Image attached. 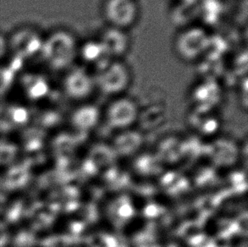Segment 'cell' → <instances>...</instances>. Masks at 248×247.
I'll list each match as a JSON object with an SVG mask.
<instances>
[{"label":"cell","mask_w":248,"mask_h":247,"mask_svg":"<svg viewBox=\"0 0 248 247\" xmlns=\"http://www.w3.org/2000/svg\"><path fill=\"white\" fill-rule=\"evenodd\" d=\"M27 93L31 98H38L47 92V82L40 77H29L26 81Z\"/></svg>","instance_id":"obj_11"},{"label":"cell","mask_w":248,"mask_h":247,"mask_svg":"<svg viewBox=\"0 0 248 247\" xmlns=\"http://www.w3.org/2000/svg\"><path fill=\"white\" fill-rule=\"evenodd\" d=\"M111 57H121L129 47V38L124 30L111 27L105 31L99 40Z\"/></svg>","instance_id":"obj_8"},{"label":"cell","mask_w":248,"mask_h":247,"mask_svg":"<svg viewBox=\"0 0 248 247\" xmlns=\"http://www.w3.org/2000/svg\"><path fill=\"white\" fill-rule=\"evenodd\" d=\"M207 41L204 31L198 29L188 31L178 41V49L183 57L194 59L204 49Z\"/></svg>","instance_id":"obj_7"},{"label":"cell","mask_w":248,"mask_h":247,"mask_svg":"<svg viewBox=\"0 0 248 247\" xmlns=\"http://www.w3.org/2000/svg\"><path fill=\"white\" fill-rule=\"evenodd\" d=\"M78 54H81L86 63L93 65L97 71L103 70L113 61V58L99 41H92L84 44Z\"/></svg>","instance_id":"obj_9"},{"label":"cell","mask_w":248,"mask_h":247,"mask_svg":"<svg viewBox=\"0 0 248 247\" xmlns=\"http://www.w3.org/2000/svg\"><path fill=\"white\" fill-rule=\"evenodd\" d=\"M99 118V112L93 105H83L78 108L72 115V121L76 126L91 128L93 126Z\"/></svg>","instance_id":"obj_10"},{"label":"cell","mask_w":248,"mask_h":247,"mask_svg":"<svg viewBox=\"0 0 248 247\" xmlns=\"http://www.w3.org/2000/svg\"><path fill=\"white\" fill-rule=\"evenodd\" d=\"M16 75L10 67L0 65V98L5 96L13 87Z\"/></svg>","instance_id":"obj_12"},{"label":"cell","mask_w":248,"mask_h":247,"mask_svg":"<svg viewBox=\"0 0 248 247\" xmlns=\"http://www.w3.org/2000/svg\"><path fill=\"white\" fill-rule=\"evenodd\" d=\"M8 50V43L6 39L0 35V60L5 55Z\"/></svg>","instance_id":"obj_14"},{"label":"cell","mask_w":248,"mask_h":247,"mask_svg":"<svg viewBox=\"0 0 248 247\" xmlns=\"http://www.w3.org/2000/svg\"><path fill=\"white\" fill-rule=\"evenodd\" d=\"M104 13L112 27L124 30L137 20L138 5L135 0H107Z\"/></svg>","instance_id":"obj_3"},{"label":"cell","mask_w":248,"mask_h":247,"mask_svg":"<svg viewBox=\"0 0 248 247\" xmlns=\"http://www.w3.org/2000/svg\"><path fill=\"white\" fill-rule=\"evenodd\" d=\"M130 72L124 63L112 61L103 70L97 71L94 77L95 86L108 95L122 93L129 86Z\"/></svg>","instance_id":"obj_2"},{"label":"cell","mask_w":248,"mask_h":247,"mask_svg":"<svg viewBox=\"0 0 248 247\" xmlns=\"http://www.w3.org/2000/svg\"><path fill=\"white\" fill-rule=\"evenodd\" d=\"M78 51L75 37L67 31H58L44 39L40 55L51 69L62 70L74 62Z\"/></svg>","instance_id":"obj_1"},{"label":"cell","mask_w":248,"mask_h":247,"mask_svg":"<svg viewBox=\"0 0 248 247\" xmlns=\"http://www.w3.org/2000/svg\"><path fill=\"white\" fill-rule=\"evenodd\" d=\"M11 234L9 227L0 220V247H7L11 241Z\"/></svg>","instance_id":"obj_13"},{"label":"cell","mask_w":248,"mask_h":247,"mask_svg":"<svg viewBox=\"0 0 248 247\" xmlns=\"http://www.w3.org/2000/svg\"><path fill=\"white\" fill-rule=\"evenodd\" d=\"M44 39L34 31L22 29L18 31L10 41V47L17 57L29 59L40 54Z\"/></svg>","instance_id":"obj_5"},{"label":"cell","mask_w":248,"mask_h":247,"mask_svg":"<svg viewBox=\"0 0 248 247\" xmlns=\"http://www.w3.org/2000/svg\"><path fill=\"white\" fill-rule=\"evenodd\" d=\"M95 87L94 77L83 68L72 69L64 78V92L75 100H83L89 97Z\"/></svg>","instance_id":"obj_4"},{"label":"cell","mask_w":248,"mask_h":247,"mask_svg":"<svg viewBox=\"0 0 248 247\" xmlns=\"http://www.w3.org/2000/svg\"><path fill=\"white\" fill-rule=\"evenodd\" d=\"M137 115L136 104L127 98L114 101L108 108V120L114 126H127L136 120Z\"/></svg>","instance_id":"obj_6"}]
</instances>
